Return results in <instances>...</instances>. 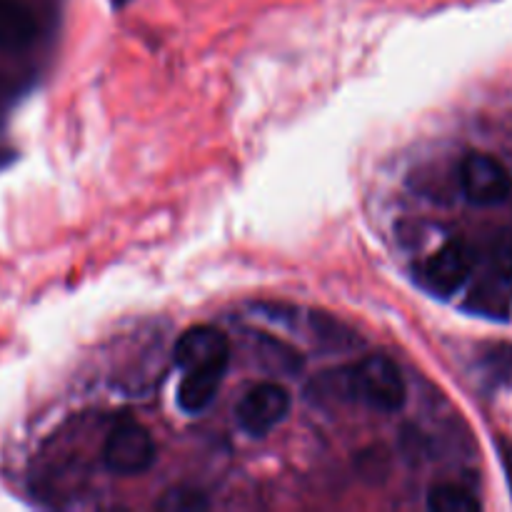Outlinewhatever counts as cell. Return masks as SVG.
<instances>
[{
	"label": "cell",
	"mask_w": 512,
	"mask_h": 512,
	"mask_svg": "<svg viewBox=\"0 0 512 512\" xmlns=\"http://www.w3.org/2000/svg\"><path fill=\"white\" fill-rule=\"evenodd\" d=\"M158 508L165 512H193V510L210 508V500L205 498L203 490L180 485V488H170L168 493L160 498Z\"/></svg>",
	"instance_id": "10"
},
{
	"label": "cell",
	"mask_w": 512,
	"mask_h": 512,
	"mask_svg": "<svg viewBox=\"0 0 512 512\" xmlns=\"http://www.w3.org/2000/svg\"><path fill=\"white\" fill-rule=\"evenodd\" d=\"M345 393L380 413H398L408 398L405 378L398 365L385 355H370L343 370Z\"/></svg>",
	"instance_id": "1"
},
{
	"label": "cell",
	"mask_w": 512,
	"mask_h": 512,
	"mask_svg": "<svg viewBox=\"0 0 512 512\" xmlns=\"http://www.w3.org/2000/svg\"><path fill=\"white\" fill-rule=\"evenodd\" d=\"M20 93H23V80L0 70V123H3L5 113H8L10 105L15 103Z\"/></svg>",
	"instance_id": "11"
},
{
	"label": "cell",
	"mask_w": 512,
	"mask_h": 512,
	"mask_svg": "<svg viewBox=\"0 0 512 512\" xmlns=\"http://www.w3.org/2000/svg\"><path fill=\"white\" fill-rule=\"evenodd\" d=\"M460 188L470 203L490 208L510 198L512 175L493 155L473 153L460 165Z\"/></svg>",
	"instance_id": "4"
},
{
	"label": "cell",
	"mask_w": 512,
	"mask_h": 512,
	"mask_svg": "<svg viewBox=\"0 0 512 512\" xmlns=\"http://www.w3.org/2000/svg\"><path fill=\"white\" fill-rule=\"evenodd\" d=\"M158 450L148 428L135 420H120L103 445V463L115 475H140L153 468Z\"/></svg>",
	"instance_id": "2"
},
{
	"label": "cell",
	"mask_w": 512,
	"mask_h": 512,
	"mask_svg": "<svg viewBox=\"0 0 512 512\" xmlns=\"http://www.w3.org/2000/svg\"><path fill=\"white\" fill-rule=\"evenodd\" d=\"M40 40V18L23 0H0V58H20Z\"/></svg>",
	"instance_id": "7"
},
{
	"label": "cell",
	"mask_w": 512,
	"mask_h": 512,
	"mask_svg": "<svg viewBox=\"0 0 512 512\" xmlns=\"http://www.w3.org/2000/svg\"><path fill=\"white\" fill-rule=\"evenodd\" d=\"M228 365H210V368L190 370L183 373V380L178 385V405L183 413L198 415L213 405L218 398V390L223 385Z\"/></svg>",
	"instance_id": "8"
},
{
	"label": "cell",
	"mask_w": 512,
	"mask_h": 512,
	"mask_svg": "<svg viewBox=\"0 0 512 512\" xmlns=\"http://www.w3.org/2000/svg\"><path fill=\"white\" fill-rule=\"evenodd\" d=\"M3 160H5V153H3V150H0V163H3Z\"/></svg>",
	"instance_id": "15"
},
{
	"label": "cell",
	"mask_w": 512,
	"mask_h": 512,
	"mask_svg": "<svg viewBox=\"0 0 512 512\" xmlns=\"http://www.w3.org/2000/svg\"><path fill=\"white\" fill-rule=\"evenodd\" d=\"M173 360L178 370L190 373V370L210 368V365H228L230 363V340L215 325H193L178 338L173 348Z\"/></svg>",
	"instance_id": "6"
},
{
	"label": "cell",
	"mask_w": 512,
	"mask_h": 512,
	"mask_svg": "<svg viewBox=\"0 0 512 512\" xmlns=\"http://www.w3.org/2000/svg\"><path fill=\"white\" fill-rule=\"evenodd\" d=\"M478 253L468 240H450L423 265V285L438 298L458 293L473 275Z\"/></svg>",
	"instance_id": "5"
},
{
	"label": "cell",
	"mask_w": 512,
	"mask_h": 512,
	"mask_svg": "<svg viewBox=\"0 0 512 512\" xmlns=\"http://www.w3.org/2000/svg\"><path fill=\"white\" fill-rule=\"evenodd\" d=\"M428 508L433 512H475L480 510V500L463 485L440 483L430 488Z\"/></svg>",
	"instance_id": "9"
},
{
	"label": "cell",
	"mask_w": 512,
	"mask_h": 512,
	"mask_svg": "<svg viewBox=\"0 0 512 512\" xmlns=\"http://www.w3.org/2000/svg\"><path fill=\"white\" fill-rule=\"evenodd\" d=\"M493 258H495V270H498L495 275L503 280H512V233L500 240Z\"/></svg>",
	"instance_id": "12"
},
{
	"label": "cell",
	"mask_w": 512,
	"mask_h": 512,
	"mask_svg": "<svg viewBox=\"0 0 512 512\" xmlns=\"http://www.w3.org/2000/svg\"><path fill=\"white\" fill-rule=\"evenodd\" d=\"M498 450H500V460H503L505 475H508V483L512 490V443L505 438H498Z\"/></svg>",
	"instance_id": "13"
},
{
	"label": "cell",
	"mask_w": 512,
	"mask_h": 512,
	"mask_svg": "<svg viewBox=\"0 0 512 512\" xmlns=\"http://www.w3.org/2000/svg\"><path fill=\"white\" fill-rule=\"evenodd\" d=\"M290 408H293V400L283 385L260 383L253 385L240 398L238 408H235V420H238L240 430L248 433L250 438H265L278 425L285 423Z\"/></svg>",
	"instance_id": "3"
},
{
	"label": "cell",
	"mask_w": 512,
	"mask_h": 512,
	"mask_svg": "<svg viewBox=\"0 0 512 512\" xmlns=\"http://www.w3.org/2000/svg\"><path fill=\"white\" fill-rule=\"evenodd\" d=\"M110 3H113V5H115V8H123V5H128V3H130V0H110Z\"/></svg>",
	"instance_id": "14"
}]
</instances>
